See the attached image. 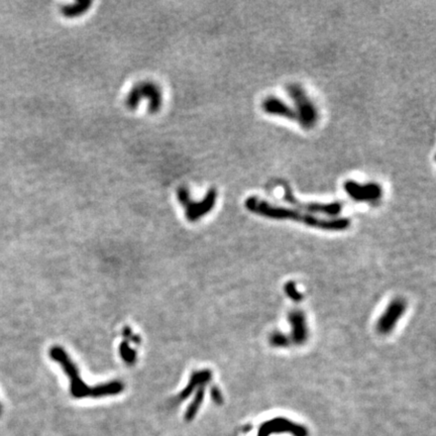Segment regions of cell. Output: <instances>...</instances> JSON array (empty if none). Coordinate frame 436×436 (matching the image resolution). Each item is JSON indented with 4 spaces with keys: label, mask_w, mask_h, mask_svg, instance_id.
<instances>
[{
    "label": "cell",
    "mask_w": 436,
    "mask_h": 436,
    "mask_svg": "<svg viewBox=\"0 0 436 436\" xmlns=\"http://www.w3.org/2000/svg\"><path fill=\"white\" fill-rule=\"evenodd\" d=\"M345 192L356 201H376L382 197V187L377 183L361 184L358 182L350 181L344 183Z\"/></svg>",
    "instance_id": "ba28073f"
},
{
    "label": "cell",
    "mask_w": 436,
    "mask_h": 436,
    "mask_svg": "<svg viewBox=\"0 0 436 436\" xmlns=\"http://www.w3.org/2000/svg\"><path fill=\"white\" fill-rule=\"evenodd\" d=\"M177 197L182 205L185 207V214L189 221H197L212 210L215 205L217 192L215 189H210L206 193L203 200L196 202L190 197V192L186 187H180L177 190Z\"/></svg>",
    "instance_id": "5b68a950"
},
{
    "label": "cell",
    "mask_w": 436,
    "mask_h": 436,
    "mask_svg": "<svg viewBox=\"0 0 436 436\" xmlns=\"http://www.w3.org/2000/svg\"><path fill=\"white\" fill-rule=\"evenodd\" d=\"M286 90L296 106L298 122L306 129L313 128L318 120V111L304 89L298 84H291Z\"/></svg>",
    "instance_id": "3957f363"
},
{
    "label": "cell",
    "mask_w": 436,
    "mask_h": 436,
    "mask_svg": "<svg viewBox=\"0 0 436 436\" xmlns=\"http://www.w3.org/2000/svg\"><path fill=\"white\" fill-rule=\"evenodd\" d=\"M270 342L275 347H287L292 343L290 337L281 332H274L270 337Z\"/></svg>",
    "instance_id": "7c38bea8"
},
{
    "label": "cell",
    "mask_w": 436,
    "mask_h": 436,
    "mask_svg": "<svg viewBox=\"0 0 436 436\" xmlns=\"http://www.w3.org/2000/svg\"><path fill=\"white\" fill-rule=\"evenodd\" d=\"M143 99L148 100V111L157 113L163 103V95L160 87L152 82H141L135 85L127 94L125 104L127 108L135 110Z\"/></svg>",
    "instance_id": "277c9868"
},
{
    "label": "cell",
    "mask_w": 436,
    "mask_h": 436,
    "mask_svg": "<svg viewBox=\"0 0 436 436\" xmlns=\"http://www.w3.org/2000/svg\"><path fill=\"white\" fill-rule=\"evenodd\" d=\"M92 2L89 0H79L70 5L63 6L61 9V12L64 16L68 18H74L78 17L82 14H84L91 6Z\"/></svg>",
    "instance_id": "8fae6325"
},
{
    "label": "cell",
    "mask_w": 436,
    "mask_h": 436,
    "mask_svg": "<svg viewBox=\"0 0 436 436\" xmlns=\"http://www.w3.org/2000/svg\"><path fill=\"white\" fill-rule=\"evenodd\" d=\"M406 301L403 299L393 300L389 306L386 308L385 312L382 314L381 318L378 320L377 330L380 334L386 335L392 332V330L397 325V322L406 311Z\"/></svg>",
    "instance_id": "52a82bcc"
},
{
    "label": "cell",
    "mask_w": 436,
    "mask_h": 436,
    "mask_svg": "<svg viewBox=\"0 0 436 436\" xmlns=\"http://www.w3.org/2000/svg\"><path fill=\"white\" fill-rule=\"evenodd\" d=\"M245 206L249 211L259 216L271 219H288L304 223L310 227H315L328 231L345 230L351 225V220L348 218L322 219L311 215L309 213H304L300 210L272 205L269 202L261 200L255 196L249 197L246 200Z\"/></svg>",
    "instance_id": "6da1fadb"
},
{
    "label": "cell",
    "mask_w": 436,
    "mask_h": 436,
    "mask_svg": "<svg viewBox=\"0 0 436 436\" xmlns=\"http://www.w3.org/2000/svg\"><path fill=\"white\" fill-rule=\"evenodd\" d=\"M288 321L290 323L291 342L295 344H303L308 339V325L305 314L301 310L291 311L288 315Z\"/></svg>",
    "instance_id": "9c48e42d"
},
{
    "label": "cell",
    "mask_w": 436,
    "mask_h": 436,
    "mask_svg": "<svg viewBox=\"0 0 436 436\" xmlns=\"http://www.w3.org/2000/svg\"><path fill=\"white\" fill-rule=\"evenodd\" d=\"M284 199L290 203L291 205H294L297 207L300 211L304 210L307 212L312 213H320L325 214L329 216H335L340 213L342 205L340 202H331V203H319V202H303L301 200H298L290 188L286 185L284 186Z\"/></svg>",
    "instance_id": "8992f818"
},
{
    "label": "cell",
    "mask_w": 436,
    "mask_h": 436,
    "mask_svg": "<svg viewBox=\"0 0 436 436\" xmlns=\"http://www.w3.org/2000/svg\"><path fill=\"white\" fill-rule=\"evenodd\" d=\"M263 110L271 115H278L281 117H286L292 120L298 121V115L295 109L290 107L287 103L282 101L281 99L271 96L266 98L261 104Z\"/></svg>",
    "instance_id": "30bf717a"
},
{
    "label": "cell",
    "mask_w": 436,
    "mask_h": 436,
    "mask_svg": "<svg viewBox=\"0 0 436 436\" xmlns=\"http://www.w3.org/2000/svg\"><path fill=\"white\" fill-rule=\"evenodd\" d=\"M285 292L291 300H293L294 302H300L303 299V296L299 293V291H297L296 285H295L294 282H289L285 286Z\"/></svg>",
    "instance_id": "4fadbf2b"
},
{
    "label": "cell",
    "mask_w": 436,
    "mask_h": 436,
    "mask_svg": "<svg viewBox=\"0 0 436 436\" xmlns=\"http://www.w3.org/2000/svg\"><path fill=\"white\" fill-rule=\"evenodd\" d=\"M50 355L54 361L56 362L58 361L61 363V365L64 367V369L70 377L71 384H72V393L75 397H84L85 395H89V394H92L98 397L99 395L117 394L120 391H122V385L118 382L110 383L108 385H103L101 387H98L97 389H89L82 383L81 380H79L78 370L75 364L71 362L68 355L60 346H54L50 351Z\"/></svg>",
    "instance_id": "7a4b0ae2"
},
{
    "label": "cell",
    "mask_w": 436,
    "mask_h": 436,
    "mask_svg": "<svg viewBox=\"0 0 436 436\" xmlns=\"http://www.w3.org/2000/svg\"><path fill=\"white\" fill-rule=\"evenodd\" d=\"M1 411H2V409H1V405H0V415H1Z\"/></svg>",
    "instance_id": "5bb4252c"
}]
</instances>
